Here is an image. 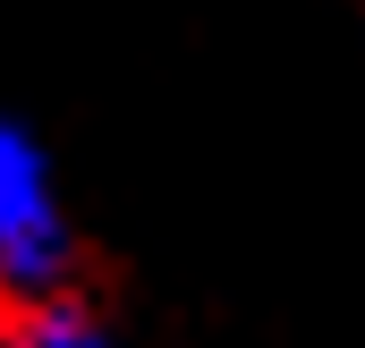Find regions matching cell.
Here are the masks:
<instances>
[{
  "label": "cell",
  "instance_id": "6da1fadb",
  "mask_svg": "<svg viewBox=\"0 0 365 348\" xmlns=\"http://www.w3.org/2000/svg\"><path fill=\"white\" fill-rule=\"evenodd\" d=\"M60 272H68V213H60L51 162H43L34 136L0 111V297L51 306Z\"/></svg>",
  "mask_w": 365,
  "mask_h": 348
},
{
  "label": "cell",
  "instance_id": "7a4b0ae2",
  "mask_svg": "<svg viewBox=\"0 0 365 348\" xmlns=\"http://www.w3.org/2000/svg\"><path fill=\"white\" fill-rule=\"evenodd\" d=\"M17 348H110V340L93 332L77 306H60V297H51V306H26V332H17Z\"/></svg>",
  "mask_w": 365,
  "mask_h": 348
}]
</instances>
